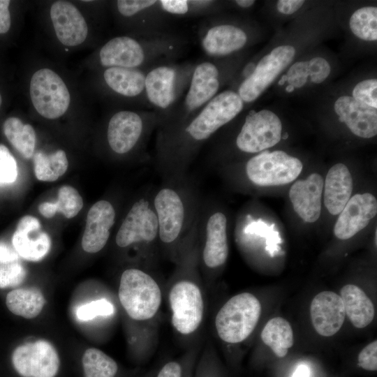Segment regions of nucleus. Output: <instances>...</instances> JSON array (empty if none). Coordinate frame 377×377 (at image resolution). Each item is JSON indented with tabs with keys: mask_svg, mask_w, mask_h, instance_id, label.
<instances>
[{
	"mask_svg": "<svg viewBox=\"0 0 377 377\" xmlns=\"http://www.w3.org/2000/svg\"><path fill=\"white\" fill-rule=\"evenodd\" d=\"M302 168L300 159L283 151H265L247 160L244 172L252 184L272 186L293 182L301 173Z\"/></svg>",
	"mask_w": 377,
	"mask_h": 377,
	"instance_id": "nucleus-10",
	"label": "nucleus"
},
{
	"mask_svg": "<svg viewBox=\"0 0 377 377\" xmlns=\"http://www.w3.org/2000/svg\"><path fill=\"white\" fill-rule=\"evenodd\" d=\"M9 0H0V34L6 33L11 24Z\"/></svg>",
	"mask_w": 377,
	"mask_h": 377,
	"instance_id": "nucleus-45",
	"label": "nucleus"
},
{
	"mask_svg": "<svg viewBox=\"0 0 377 377\" xmlns=\"http://www.w3.org/2000/svg\"><path fill=\"white\" fill-rule=\"evenodd\" d=\"M1 102H2V99H1V94H0V107H1Z\"/></svg>",
	"mask_w": 377,
	"mask_h": 377,
	"instance_id": "nucleus-53",
	"label": "nucleus"
},
{
	"mask_svg": "<svg viewBox=\"0 0 377 377\" xmlns=\"http://www.w3.org/2000/svg\"><path fill=\"white\" fill-rule=\"evenodd\" d=\"M198 38L205 54L212 59L223 58L238 52L249 40L246 31L240 26L207 17L198 27Z\"/></svg>",
	"mask_w": 377,
	"mask_h": 377,
	"instance_id": "nucleus-16",
	"label": "nucleus"
},
{
	"mask_svg": "<svg viewBox=\"0 0 377 377\" xmlns=\"http://www.w3.org/2000/svg\"><path fill=\"white\" fill-rule=\"evenodd\" d=\"M45 304V299L43 293L36 287L13 290L6 297V304L10 312L28 319L38 316Z\"/></svg>",
	"mask_w": 377,
	"mask_h": 377,
	"instance_id": "nucleus-29",
	"label": "nucleus"
},
{
	"mask_svg": "<svg viewBox=\"0 0 377 377\" xmlns=\"http://www.w3.org/2000/svg\"><path fill=\"white\" fill-rule=\"evenodd\" d=\"M345 313L357 328L369 325L374 318V306L366 293L358 286L347 284L341 289Z\"/></svg>",
	"mask_w": 377,
	"mask_h": 377,
	"instance_id": "nucleus-28",
	"label": "nucleus"
},
{
	"mask_svg": "<svg viewBox=\"0 0 377 377\" xmlns=\"http://www.w3.org/2000/svg\"><path fill=\"white\" fill-rule=\"evenodd\" d=\"M294 89L295 88L293 86L289 85V84L286 87V91L287 92H292Z\"/></svg>",
	"mask_w": 377,
	"mask_h": 377,
	"instance_id": "nucleus-52",
	"label": "nucleus"
},
{
	"mask_svg": "<svg viewBox=\"0 0 377 377\" xmlns=\"http://www.w3.org/2000/svg\"><path fill=\"white\" fill-rule=\"evenodd\" d=\"M17 162L8 149L0 144V185H8L17 177Z\"/></svg>",
	"mask_w": 377,
	"mask_h": 377,
	"instance_id": "nucleus-38",
	"label": "nucleus"
},
{
	"mask_svg": "<svg viewBox=\"0 0 377 377\" xmlns=\"http://www.w3.org/2000/svg\"><path fill=\"white\" fill-rule=\"evenodd\" d=\"M260 313L261 304L253 294L242 293L232 297L216 316L219 337L229 343L244 341L254 330Z\"/></svg>",
	"mask_w": 377,
	"mask_h": 377,
	"instance_id": "nucleus-8",
	"label": "nucleus"
},
{
	"mask_svg": "<svg viewBox=\"0 0 377 377\" xmlns=\"http://www.w3.org/2000/svg\"><path fill=\"white\" fill-rule=\"evenodd\" d=\"M3 131L8 140L25 158L33 155L36 145V133L30 124H24L17 117H9L3 123Z\"/></svg>",
	"mask_w": 377,
	"mask_h": 377,
	"instance_id": "nucleus-32",
	"label": "nucleus"
},
{
	"mask_svg": "<svg viewBox=\"0 0 377 377\" xmlns=\"http://www.w3.org/2000/svg\"><path fill=\"white\" fill-rule=\"evenodd\" d=\"M310 369L306 364H300L295 370L291 377H309Z\"/></svg>",
	"mask_w": 377,
	"mask_h": 377,
	"instance_id": "nucleus-48",
	"label": "nucleus"
},
{
	"mask_svg": "<svg viewBox=\"0 0 377 377\" xmlns=\"http://www.w3.org/2000/svg\"><path fill=\"white\" fill-rule=\"evenodd\" d=\"M149 68H106L103 76L107 87L114 93L125 98H141L146 103L145 77Z\"/></svg>",
	"mask_w": 377,
	"mask_h": 377,
	"instance_id": "nucleus-27",
	"label": "nucleus"
},
{
	"mask_svg": "<svg viewBox=\"0 0 377 377\" xmlns=\"http://www.w3.org/2000/svg\"><path fill=\"white\" fill-rule=\"evenodd\" d=\"M116 7L123 17L136 19L140 34L168 31L166 25L170 17L161 10L158 0H118Z\"/></svg>",
	"mask_w": 377,
	"mask_h": 377,
	"instance_id": "nucleus-25",
	"label": "nucleus"
},
{
	"mask_svg": "<svg viewBox=\"0 0 377 377\" xmlns=\"http://www.w3.org/2000/svg\"><path fill=\"white\" fill-rule=\"evenodd\" d=\"M160 125L158 114L150 110H120L110 118L106 129L107 143L115 154L123 156L144 149Z\"/></svg>",
	"mask_w": 377,
	"mask_h": 377,
	"instance_id": "nucleus-6",
	"label": "nucleus"
},
{
	"mask_svg": "<svg viewBox=\"0 0 377 377\" xmlns=\"http://www.w3.org/2000/svg\"><path fill=\"white\" fill-rule=\"evenodd\" d=\"M377 213L376 198L369 193H357L350 197L334 227V234L339 239H348L364 229Z\"/></svg>",
	"mask_w": 377,
	"mask_h": 377,
	"instance_id": "nucleus-18",
	"label": "nucleus"
},
{
	"mask_svg": "<svg viewBox=\"0 0 377 377\" xmlns=\"http://www.w3.org/2000/svg\"><path fill=\"white\" fill-rule=\"evenodd\" d=\"M34 170L36 177L43 182H54L67 170L68 161L64 150L59 149L46 155L38 151L34 154Z\"/></svg>",
	"mask_w": 377,
	"mask_h": 377,
	"instance_id": "nucleus-33",
	"label": "nucleus"
},
{
	"mask_svg": "<svg viewBox=\"0 0 377 377\" xmlns=\"http://www.w3.org/2000/svg\"><path fill=\"white\" fill-rule=\"evenodd\" d=\"M25 268L18 262L0 265V288L15 287L25 279Z\"/></svg>",
	"mask_w": 377,
	"mask_h": 377,
	"instance_id": "nucleus-37",
	"label": "nucleus"
},
{
	"mask_svg": "<svg viewBox=\"0 0 377 377\" xmlns=\"http://www.w3.org/2000/svg\"><path fill=\"white\" fill-rule=\"evenodd\" d=\"M324 205L332 215L339 214L353 191V178L343 163L334 165L328 171L324 184Z\"/></svg>",
	"mask_w": 377,
	"mask_h": 377,
	"instance_id": "nucleus-26",
	"label": "nucleus"
},
{
	"mask_svg": "<svg viewBox=\"0 0 377 377\" xmlns=\"http://www.w3.org/2000/svg\"><path fill=\"white\" fill-rule=\"evenodd\" d=\"M113 312L112 304L105 299H101L78 307L76 316L81 320H89L98 316H110Z\"/></svg>",
	"mask_w": 377,
	"mask_h": 377,
	"instance_id": "nucleus-39",
	"label": "nucleus"
},
{
	"mask_svg": "<svg viewBox=\"0 0 377 377\" xmlns=\"http://www.w3.org/2000/svg\"><path fill=\"white\" fill-rule=\"evenodd\" d=\"M12 243L20 256L32 262L42 260L51 246L50 238L42 230L39 220L29 215L19 221L12 237Z\"/></svg>",
	"mask_w": 377,
	"mask_h": 377,
	"instance_id": "nucleus-19",
	"label": "nucleus"
},
{
	"mask_svg": "<svg viewBox=\"0 0 377 377\" xmlns=\"http://www.w3.org/2000/svg\"><path fill=\"white\" fill-rule=\"evenodd\" d=\"M171 322L180 334L187 335L200 326L204 314V300L198 286L188 279L176 282L169 293Z\"/></svg>",
	"mask_w": 377,
	"mask_h": 377,
	"instance_id": "nucleus-14",
	"label": "nucleus"
},
{
	"mask_svg": "<svg viewBox=\"0 0 377 377\" xmlns=\"http://www.w3.org/2000/svg\"><path fill=\"white\" fill-rule=\"evenodd\" d=\"M153 191L159 243L168 247L186 242L198 225L202 201L188 175L163 179Z\"/></svg>",
	"mask_w": 377,
	"mask_h": 377,
	"instance_id": "nucleus-2",
	"label": "nucleus"
},
{
	"mask_svg": "<svg viewBox=\"0 0 377 377\" xmlns=\"http://www.w3.org/2000/svg\"><path fill=\"white\" fill-rule=\"evenodd\" d=\"M50 17L59 40L66 46H76L87 38V22L79 10L66 1L54 2L50 8Z\"/></svg>",
	"mask_w": 377,
	"mask_h": 377,
	"instance_id": "nucleus-23",
	"label": "nucleus"
},
{
	"mask_svg": "<svg viewBox=\"0 0 377 377\" xmlns=\"http://www.w3.org/2000/svg\"><path fill=\"white\" fill-rule=\"evenodd\" d=\"M234 3L241 8H248L251 7L255 1L253 0H236Z\"/></svg>",
	"mask_w": 377,
	"mask_h": 377,
	"instance_id": "nucleus-50",
	"label": "nucleus"
},
{
	"mask_svg": "<svg viewBox=\"0 0 377 377\" xmlns=\"http://www.w3.org/2000/svg\"><path fill=\"white\" fill-rule=\"evenodd\" d=\"M119 300L129 317L146 320L154 317L161 304V291L156 280L138 268H128L121 274Z\"/></svg>",
	"mask_w": 377,
	"mask_h": 377,
	"instance_id": "nucleus-7",
	"label": "nucleus"
},
{
	"mask_svg": "<svg viewBox=\"0 0 377 377\" xmlns=\"http://www.w3.org/2000/svg\"><path fill=\"white\" fill-rule=\"evenodd\" d=\"M302 0H280L277 2V10L286 15H291L295 13L304 4Z\"/></svg>",
	"mask_w": 377,
	"mask_h": 377,
	"instance_id": "nucleus-46",
	"label": "nucleus"
},
{
	"mask_svg": "<svg viewBox=\"0 0 377 377\" xmlns=\"http://www.w3.org/2000/svg\"><path fill=\"white\" fill-rule=\"evenodd\" d=\"M377 80L368 79L357 83L353 90V98L374 108H377Z\"/></svg>",
	"mask_w": 377,
	"mask_h": 377,
	"instance_id": "nucleus-40",
	"label": "nucleus"
},
{
	"mask_svg": "<svg viewBox=\"0 0 377 377\" xmlns=\"http://www.w3.org/2000/svg\"><path fill=\"white\" fill-rule=\"evenodd\" d=\"M30 96L36 111L47 119H57L68 110V89L52 70L42 68L34 73L30 82Z\"/></svg>",
	"mask_w": 377,
	"mask_h": 377,
	"instance_id": "nucleus-13",
	"label": "nucleus"
},
{
	"mask_svg": "<svg viewBox=\"0 0 377 377\" xmlns=\"http://www.w3.org/2000/svg\"><path fill=\"white\" fill-rule=\"evenodd\" d=\"M195 65L171 61L156 64L147 70L145 84L146 103L158 114V128L186 91Z\"/></svg>",
	"mask_w": 377,
	"mask_h": 377,
	"instance_id": "nucleus-4",
	"label": "nucleus"
},
{
	"mask_svg": "<svg viewBox=\"0 0 377 377\" xmlns=\"http://www.w3.org/2000/svg\"><path fill=\"white\" fill-rule=\"evenodd\" d=\"M12 363L22 377H55L60 365L55 348L44 339L17 346L13 352Z\"/></svg>",
	"mask_w": 377,
	"mask_h": 377,
	"instance_id": "nucleus-17",
	"label": "nucleus"
},
{
	"mask_svg": "<svg viewBox=\"0 0 377 377\" xmlns=\"http://www.w3.org/2000/svg\"><path fill=\"white\" fill-rule=\"evenodd\" d=\"M244 103L232 90L219 93L184 123L156 131L154 164L163 179L187 174L200 150L242 112Z\"/></svg>",
	"mask_w": 377,
	"mask_h": 377,
	"instance_id": "nucleus-1",
	"label": "nucleus"
},
{
	"mask_svg": "<svg viewBox=\"0 0 377 377\" xmlns=\"http://www.w3.org/2000/svg\"><path fill=\"white\" fill-rule=\"evenodd\" d=\"M349 26L351 31L357 38L366 41L376 40V7L366 6L355 10L350 17Z\"/></svg>",
	"mask_w": 377,
	"mask_h": 377,
	"instance_id": "nucleus-36",
	"label": "nucleus"
},
{
	"mask_svg": "<svg viewBox=\"0 0 377 377\" xmlns=\"http://www.w3.org/2000/svg\"><path fill=\"white\" fill-rule=\"evenodd\" d=\"M82 207L83 200L79 192L71 186L64 185L59 189L57 202H43L39 205L38 211L47 219L53 217L57 212L61 213L67 219H72Z\"/></svg>",
	"mask_w": 377,
	"mask_h": 377,
	"instance_id": "nucleus-31",
	"label": "nucleus"
},
{
	"mask_svg": "<svg viewBox=\"0 0 377 377\" xmlns=\"http://www.w3.org/2000/svg\"><path fill=\"white\" fill-rule=\"evenodd\" d=\"M152 196L153 191L149 190L131 205L115 236V243L119 248L140 245L150 249L159 242Z\"/></svg>",
	"mask_w": 377,
	"mask_h": 377,
	"instance_id": "nucleus-9",
	"label": "nucleus"
},
{
	"mask_svg": "<svg viewBox=\"0 0 377 377\" xmlns=\"http://www.w3.org/2000/svg\"><path fill=\"white\" fill-rule=\"evenodd\" d=\"M18 256L14 248L3 242H0V265L17 262Z\"/></svg>",
	"mask_w": 377,
	"mask_h": 377,
	"instance_id": "nucleus-47",
	"label": "nucleus"
},
{
	"mask_svg": "<svg viewBox=\"0 0 377 377\" xmlns=\"http://www.w3.org/2000/svg\"><path fill=\"white\" fill-rule=\"evenodd\" d=\"M324 181L318 173L296 181L290 187L289 198L295 212L305 222L314 223L320 215Z\"/></svg>",
	"mask_w": 377,
	"mask_h": 377,
	"instance_id": "nucleus-24",
	"label": "nucleus"
},
{
	"mask_svg": "<svg viewBox=\"0 0 377 377\" xmlns=\"http://www.w3.org/2000/svg\"><path fill=\"white\" fill-rule=\"evenodd\" d=\"M186 40L170 31L117 36L99 51V60L105 68H146L171 61L183 51Z\"/></svg>",
	"mask_w": 377,
	"mask_h": 377,
	"instance_id": "nucleus-3",
	"label": "nucleus"
},
{
	"mask_svg": "<svg viewBox=\"0 0 377 377\" xmlns=\"http://www.w3.org/2000/svg\"><path fill=\"white\" fill-rule=\"evenodd\" d=\"M256 64L253 62H249L244 67L242 71V75L244 77V80L248 77L253 72Z\"/></svg>",
	"mask_w": 377,
	"mask_h": 377,
	"instance_id": "nucleus-49",
	"label": "nucleus"
},
{
	"mask_svg": "<svg viewBox=\"0 0 377 377\" xmlns=\"http://www.w3.org/2000/svg\"><path fill=\"white\" fill-rule=\"evenodd\" d=\"M331 68L323 57H314L308 61V71L311 81L316 84L324 82L330 73Z\"/></svg>",
	"mask_w": 377,
	"mask_h": 377,
	"instance_id": "nucleus-41",
	"label": "nucleus"
},
{
	"mask_svg": "<svg viewBox=\"0 0 377 377\" xmlns=\"http://www.w3.org/2000/svg\"><path fill=\"white\" fill-rule=\"evenodd\" d=\"M334 111L356 136L371 138L377 134V110L355 100L342 96L334 103Z\"/></svg>",
	"mask_w": 377,
	"mask_h": 377,
	"instance_id": "nucleus-21",
	"label": "nucleus"
},
{
	"mask_svg": "<svg viewBox=\"0 0 377 377\" xmlns=\"http://www.w3.org/2000/svg\"><path fill=\"white\" fill-rule=\"evenodd\" d=\"M310 315L312 325L323 337H331L341 329L346 313L340 295L332 291H323L311 301Z\"/></svg>",
	"mask_w": 377,
	"mask_h": 377,
	"instance_id": "nucleus-22",
	"label": "nucleus"
},
{
	"mask_svg": "<svg viewBox=\"0 0 377 377\" xmlns=\"http://www.w3.org/2000/svg\"><path fill=\"white\" fill-rule=\"evenodd\" d=\"M115 219L116 210L110 202L101 200L95 202L87 215L81 242L83 250L95 253L103 249L109 239Z\"/></svg>",
	"mask_w": 377,
	"mask_h": 377,
	"instance_id": "nucleus-20",
	"label": "nucleus"
},
{
	"mask_svg": "<svg viewBox=\"0 0 377 377\" xmlns=\"http://www.w3.org/2000/svg\"><path fill=\"white\" fill-rule=\"evenodd\" d=\"M156 377H185L184 367L177 361L168 362L161 368Z\"/></svg>",
	"mask_w": 377,
	"mask_h": 377,
	"instance_id": "nucleus-44",
	"label": "nucleus"
},
{
	"mask_svg": "<svg viewBox=\"0 0 377 377\" xmlns=\"http://www.w3.org/2000/svg\"><path fill=\"white\" fill-rule=\"evenodd\" d=\"M161 10L170 17H193L209 15L216 10L212 0H158Z\"/></svg>",
	"mask_w": 377,
	"mask_h": 377,
	"instance_id": "nucleus-34",
	"label": "nucleus"
},
{
	"mask_svg": "<svg viewBox=\"0 0 377 377\" xmlns=\"http://www.w3.org/2000/svg\"><path fill=\"white\" fill-rule=\"evenodd\" d=\"M84 377H115L117 362L102 350L91 348L86 350L82 357Z\"/></svg>",
	"mask_w": 377,
	"mask_h": 377,
	"instance_id": "nucleus-35",
	"label": "nucleus"
},
{
	"mask_svg": "<svg viewBox=\"0 0 377 377\" xmlns=\"http://www.w3.org/2000/svg\"><path fill=\"white\" fill-rule=\"evenodd\" d=\"M228 219L226 214L217 209L208 208L202 202L198 223V233L202 238L201 258L209 269L222 266L227 260L229 248Z\"/></svg>",
	"mask_w": 377,
	"mask_h": 377,
	"instance_id": "nucleus-12",
	"label": "nucleus"
},
{
	"mask_svg": "<svg viewBox=\"0 0 377 377\" xmlns=\"http://www.w3.org/2000/svg\"><path fill=\"white\" fill-rule=\"evenodd\" d=\"M286 82H287V76L286 75H283L279 81V84L283 85Z\"/></svg>",
	"mask_w": 377,
	"mask_h": 377,
	"instance_id": "nucleus-51",
	"label": "nucleus"
},
{
	"mask_svg": "<svg viewBox=\"0 0 377 377\" xmlns=\"http://www.w3.org/2000/svg\"><path fill=\"white\" fill-rule=\"evenodd\" d=\"M287 82L294 88L303 87L309 76L308 61H297L293 64L286 73Z\"/></svg>",
	"mask_w": 377,
	"mask_h": 377,
	"instance_id": "nucleus-42",
	"label": "nucleus"
},
{
	"mask_svg": "<svg viewBox=\"0 0 377 377\" xmlns=\"http://www.w3.org/2000/svg\"><path fill=\"white\" fill-rule=\"evenodd\" d=\"M295 54L293 46L281 45L264 56L256 64L252 74L244 79L238 87L237 93L244 104L256 100L290 64Z\"/></svg>",
	"mask_w": 377,
	"mask_h": 377,
	"instance_id": "nucleus-15",
	"label": "nucleus"
},
{
	"mask_svg": "<svg viewBox=\"0 0 377 377\" xmlns=\"http://www.w3.org/2000/svg\"><path fill=\"white\" fill-rule=\"evenodd\" d=\"M358 365L364 370H377V341L367 345L358 355Z\"/></svg>",
	"mask_w": 377,
	"mask_h": 377,
	"instance_id": "nucleus-43",
	"label": "nucleus"
},
{
	"mask_svg": "<svg viewBox=\"0 0 377 377\" xmlns=\"http://www.w3.org/2000/svg\"><path fill=\"white\" fill-rule=\"evenodd\" d=\"M261 339L279 357H285L293 345V332L290 323L283 318L275 317L265 325Z\"/></svg>",
	"mask_w": 377,
	"mask_h": 377,
	"instance_id": "nucleus-30",
	"label": "nucleus"
},
{
	"mask_svg": "<svg viewBox=\"0 0 377 377\" xmlns=\"http://www.w3.org/2000/svg\"><path fill=\"white\" fill-rule=\"evenodd\" d=\"M281 121L275 113L268 110L250 111L234 144L242 153H258L276 145L281 139Z\"/></svg>",
	"mask_w": 377,
	"mask_h": 377,
	"instance_id": "nucleus-11",
	"label": "nucleus"
},
{
	"mask_svg": "<svg viewBox=\"0 0 377 377\" xmlns=\"http://www.w3.org/2000/svg\"><path fill=\"white\" fill-rule=\"evenodd\" d=\"M224 77L225 71L218 61L205 60L195 64L186 91L156 131L172 128L196 114L219 94Z\"/></svg>",
	"mask_w": 377,
	"mask_h": 377,
	"instance_id": "nucleus-5",
	"label": "nucleus"
}]
</instances>
